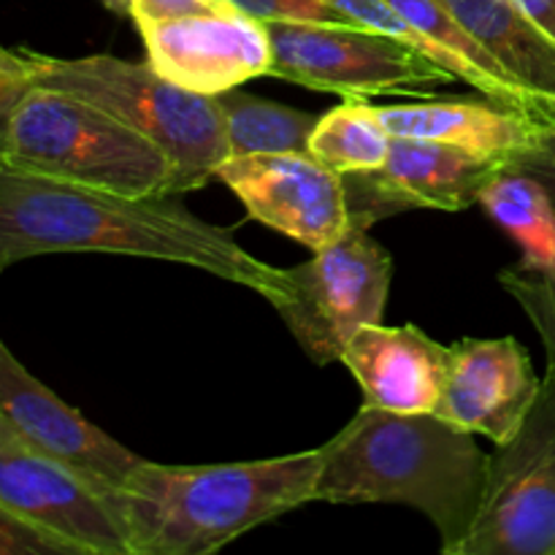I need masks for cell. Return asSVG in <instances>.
<instances>
[{
	"label": "cell",
	"mask_w": 555,
	"mask_h": 555,
	"mask_svg": "<svg viewBox=\"0 0 555 555\" xmlns=\"http://www.w3.org/2000/svg\"><path fill=\"white\" fill-rule=\"evenodd\" d=\"M106 253L193 266L274 304L287 269L249 255L231 231L201 220L173 195H125L22 171L0 160V274L20 260Z\"/></svg>",
	"instance_id": "cell-1"
},
{
	"label": "cell",
	"mask_w": 555,
	"mask_h": 555,
	"mask_svg": "<svg viewBox=\"0 0 555 555\" xmlns=\"http://www.w3.org/2000/svg\"><path fill=\"white\" fill-rule=\"evenodd\" d=\"M475 437L434 412L363 404L323 444L314 502L406 504L431 520L444 555H459L486 486L488 455Z\"/></svg>",
	"instance_id": "cell-2"
},
{
	"label": "cell",
	"mask_w": 555,
	"mask_h": 555,
	"mask_svg": "<svg viewBox=\"0 0 555 555\" xmlns=\"http://www.w3.org/2000/svg\"><path fill=\"white\" fill-rule=\"evenodd\" d=\"M323 448L263 461L163 466L141 461L114 496L130 555H206L314 502Z\"/></svg>",
	"instance_id": "cell-3"
},
{
	"label": "cell",
	"mask_w": 555,
	"mask_h": 555,
	"mask_svg": "<svg viewBox=\"0 0 555 555\" xmlns=\"http://www.w3.org/2000/svg\"><path fill=\"white\" fill-rule=\"evenodd\" d=\"M27 60L30 85L85 98L155 141L171 160V195L204 188L231 157L215 95L173 85L150 63L112 54L49 57L38 52H27Z\"/></svg>",
	"instance_id": "cell-4"
},
{
	"label": "cell",
	"mask_w": 555,
	"mask_h": 555,
	"mask_svg": "<svg viewBox=\"0 0 555 555\" xmlns=\"http://www.w3.org/2000/svg\"><path fill=\"white\" fill-rule=\"evenodd\" d=\"M0 160L22 171L125 195H171L166 152L95 103L30 85L5 125Z\"/></svg>",
	"instance_id": "cell-5"
},
{
	"label": "cell",
	"mask_w": 555,
	"mask_h": 555,
	"mask_svg": "<svg viewBox=\"0 0 555 555\" xmlns=\"http://www.w3.org/2000/svg\"><path fill=\"white\" fill-rule=\"evenodd\" d=\"M269 74L345 101L374 95H417L459 81L410 43L361 25L269 20Z\"/></svg>",
	"instance_id": "cell-6"
},
{
	"label": "cell",
	"mask_w": 555,
	"mask_h": 555,
	"mask_svg": "<svg viewBox=\"0 0 555 555\" xmlns=\"http://www.w3.org/2000/svg\"><path fill=\"white\" fill-rule=\"evenodd\" d=\"M393 258L369 228L347 225L307 263L287 269V291L271 307L318 366L341 361L347 341L363 325L383 323Z\"/></svg>",
	"instance_id": "cell-7"
},
{
	"label": "cell",
	"mask_w": 555,
	"mask_h": 555,
	"mask_svg": "<svg viewBox=\"0 0 555 555\" xmlns=\"http://www.w3.org/2000/svg\"><path fill=\"white\" fill-rule=\"evenodd\" d=\"M459 555H555V369L518 431L488 455L480 509Z\"/></svg>",
	"instance_id": "cell-8"
},
{
	"label": "cell",
	"mask_w": 555,
	"mask_h": 555,
	"mask_svg": "<svg viewBox=\"0 0 555 555\" xmlns=\"http://www.w3.org/2000/svg\"><path fill=\"white\" fill-rule=\"evenodd\" d=\"M0 507L74 545L79 555H130L112 499L79 472L27 444L3 417Z\"/></svg>",
	"instance_id": "cell-9"
},
{
	"label": "cell",
	"mask_w": 555,
	"mask_h": 555,
	"mask_svg": "<svg viewBox=\"0 0 555 555\" xmlns=\"http://www.w3.org/2000/svg\"><path fill=\"white\" fill-rule=\"evenodd\" d=\"M504 160L426 139L390 141L388 160L372 171L341 173L352 225L372 228L385 217L412 209L464 211L477 204L482 188Z\"/></svg>",
	"instance_id": "cell-10"
},
{
	"label": "cell",
	"mask_w": 555,
	"mask_h": 555,
	"mask_svg": "<svg viewBox=\"0 0 555 555\" xmlns=\"http://www.w3.org/2000/svg\"><path fill=\"white\" fill-rule=\"evenodd\" d=\"M217 179L231 188L253 220L312 253L334 244L350 225L341 173L309 152L228 157Z\"/></svg>",
	"instance_id": "cell-11"
},
{
	"label": "cell",
	"mask_w": 555,
	"mask_h": 555,
	"mask_svg": "<svg viewBox=\"0 0 555 555\" xmlns=\"http://www.w3.org/2000/svg\"><path fill=\"white\" fill-rule=\"evenodd\" d=\"M0 417L41 453L79 472L114 502L130 472L141 464L135 453L92 426L81 412L33 377L0 339Z\"/></svg>",
	"instance_id": "cell-12"
},
{
	"label": "cell",
	"mask_w": 555,
	"mask_h": 555,
	"mask_svg": "<svg viewBox=\"0 0 555 555\" xmlns=\"http://www.w3.org/2000/svg\"><path fill=\"white\" fill-rule=\"evenodd\" d=\"M139 30L146 63L173 85L201 95H217L269 74V30L263 20L247 11L184 16Z\"/></svg>",
	"instance_id": "cell-13"
},
{
	"label": "cell",
	"mask_w": 555,
	"mask_h": 555,
	"mask_svg": "<svg viewBox=\"0 0 555 555\" xmlns=\"http://www.w3.org/2000/svg\"><path fill=\"white\" fill-rule=\"evenodd\" d=\"M540 388L542 379L518 339H461L450 345L448 379L434 415L504 444L526 421Z\"/></svg>",
	"instance_id": "cell-14"
},
{
	"label": "cell",
	"mask_w": 555,
	"mask_h": 555,
	"mask_svg": "<svg viewBox=\"0 0 555 555\" xmlns=\"http://www.w3.org/2000/svg\"><path fill=\"white\" fill-rule=\"evenodd\" d=\"M341 363L363 390V404L417 415L434 412L442 399L450 347L417 325H363L341 352Z\"/></svg>",
	"instance_id": "cell-15"
},
{
	"label": "cell",
	"mask_w": 555,
	"mask_h": 555,
	"mask_svg": "<svg viewBox=\"0 0 555 555\" xmlns=\"http://www.w3.org/2000/svg\"><path fill=\"white\" fill-rule=\"evenodd\" d=\"M374 112L390 135L453 144L477 155L496 157L504 160V166L515 152L534 139L537 130L545 128L524 114L496 106L488 98L486 101L379 103Z\"/></svg>",
	"instance_id": "cell-16"
},
{
	"label": "cell",
	"mask_w": 555,
	"mask_h": 555,
	"mask_svg": "<svg viewBox=\"0 0 555 555\" xmlns=\"http://www.w3.org/2000/svg\"><path fill=\"white\" fill-rule=\"evenodd\" d=\"M526 92L555 117V41L513 0H437Z\"/></svg>",
	"instance_id": "cell-17"
},
{
	"label": "cell",
	"mask_w": 555,
	"mask_h": 555,
	"mask_svg": "<svg viewBox=\"0 0 555 555\" xmlns=\"http://www.w3.org/2000/svg\"><path fill=\"white\" fill-rule=\"evenodd\" d=\"M477 206L518 244L520 266L555 274V206L534 177L504 166L482 188Z\"/></svg>",
	"instance_id": "cell-18"
},
{
	"label": "cell",
	"mask_w": 555,
	"mask_h": 555,
	"mask_svg": "<svg viewBox=\"0 0 555 555\" xmlns=\"http://www.w3.org/2000/svg\"><path fill=\"white\" fill-rule=\"evenodd\" d=\"M225 122L231 157L274 155V152H309V139L318 117L309 112L282 106L242 90L215 95Z\"/></svg>",
	"instance_id": "cell-19"
},
{
	"label": "cell",
	"mask_w": 555,
	"mask_h": 555,
	"mask_svg": "<svg viewBox=\"0 0 555 555\" xmlns=\"http://www.w3.org/2000/svg\"><path fill=\"white\" fill-rule=\"evenodd\" d=\"M390 141L393 135L379 122L372 103L345 101L318 117L309 139V155L336 173L372 171L388 160Z\"/></svg>",
	"instance_id": "cell-20"
},
{
	"label": "cell",
	"mask_w": 555,
	"mask_h": 555,
	"mask_svg": "<svg viewBox=\"0 0 555 555\" xmlns=\"http://www.w3.org/2000/svg\"><path fill=\"white\" fill-rule=\"evenodd\" d=\"M499 285L524 309L545 345L547 366L555 369V274H542L518 263L499 274Z\"/></svg>",
	"instance_id": "cell-21"
},
{
	"label": "cell",
	"mask_w": 555,
	"mask_h": 555,
	"mask_svg": "<svg viewBox=\"0 0 555 555\" xmlns=\"http://www.w3.org/2000/svg\"><path fill=\"white\" fill-rule=\"evenodd\" d=\"M0 555H79V551L0 507Z\"/></svg>",
	"instance_id": "cell-22"
},
{
	"label": "cell",
	"mask_w": 555,
	"mask_h": 555,
	"mask_svg": "<svg viewBox=\"0 0 555 555\" xmlns=\"http://www.w3.org/2000/svg\"><path fill=\"white\" fill-rule=\"evenodd\" d=\"M238 11L258 16V20H307V22H336V25H356L323 0H231Z\"/></svg>",
	"instance_id": "cell-23"
},
{
	"label": "cell",
	"mask_w": 555,
	"mask_h": 555,
	"mask_svg": "<svg viewBox=\"0 0 555 555\" xmlns=\"http://www.w3.org/2000/svg\"><path fill=\"white\" fill-rule=\"evenodd\" d=\"M507 168L534 177L547 190L555 206V125H545V128L537 130L534 139L509 157Z\"/></svg>",
	"instance_id": "cell-24"
},
{
	"label": "cell",
	"mask_w": 555,
	"mask_h": 555,
	"mask_svg": "<svg viewBox=\"0 0 555 555\" xmlns=\"http://www.w3.org/2000/svg\"><path fill=\"white\" fill-rule=\"evenodd\" d=\"M231 0H133V22L139 27L157 25V22L184 20V16L217 14V11H233Z\"/></svg>",
	"instance_id": "cell-25"
},
{
	"label": "cell",
	"mask_w": 555,
	"mask_h": 555,
	"mask_svg": "<svg viewBox=\"0 0 555 555\" xmlns=\"http://www.w3.org/2000/svg\"><path fill=\"white\" fill-rule=\"evenodd\" d=\"M515 9L555 41V0H513Z\"/></svg>",
	"instance_id": "cell-26"
},
{
	"label": "cell",
	"mask_w": 555,
	"mask_h": 555,
	"mask_svg": "<svg viewBox=\"0 0 555 555\" xmlns=\"http://www.w3.org/2000/svg\"><path fill=\"white\" fill-rule=\"evenodd\" d=\"M30 87L27 76H0V146H3L5 125H9V114L14 103L20 101L22 92Z\"/></svg>",
	"instance_id": "cell-27"
},
{
	"label": "cell",
	"mask_w": 555,
	"mask_h": 555,
	"mask_svg": "<svg viewBox=\"0 0 555 555\" xmlns=\"http://www.w3.org/2000/svg\"><path fill=\"white\" fill-rule=\"evenodd\" d=\"M27 74H30L27 49H3L0 47V76H27Z\"/></svg>",
	"instance_id": "cell-28"
},
{
	"label": "cell",
	"mask_w": 555,
	"mask_h": 555,
	"mask_svg": "<svg viewBox=\"0 0 555 555\" xmlns=\"http://www.w3.org/2000/svg\"><path fill=\"white\" fill-rule=\"evenodd\" d=\"M101 3L119 16H130V11H133V0H101Z\"/></svg>",
	"instance_id": "cell-29"
}]
</instances>
